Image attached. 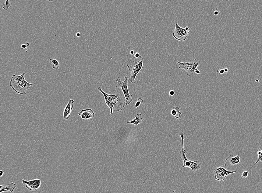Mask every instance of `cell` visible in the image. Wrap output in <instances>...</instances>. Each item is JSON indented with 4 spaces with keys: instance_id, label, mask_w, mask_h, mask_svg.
I'll list each match as a JSON object with an SVG mask.
<instances>
[{
    "instance_id": "1",
    "label": "cell",
    "mask_w": 262,
    "mask_h": 193,
    "mask_svg": "<svg viewBox=\"0 0 262 193\" xmlns=\"http://www.w3.org/2000/svg\"><path fill=\"white\" fill-rule=\"evenodd\" d=\"M98 89L104 97L105 103L110 109L111 115H112L114 112H117L123 110L126 105L125 101L121 95L119 94L109 95L104 92L101 87H99Z\"/></svg>"
},
{
    "instance_id": "2",
    "label": "cell",
    "mask_w": 262,
    "mask_h": 193,
    "mask_svg": "<svg viewBox=\"0 0 262 193\" xmlns=\"http://www.w3.org/2000/svg\"><path fill=\"white\" fill-rule=\"evenodd\" d=\"M25 74L24 73L19 76L13 75L10 80V86L19 95H26L27 91L34 84L27 81L25 78Z\"/></svg>"
},
{
    "instance_id": "3",
    "label": "cell",
    "mask_w": 262,
    "mask_h": 193,
    "mask_svg": "<svg viewBox=\"0 0 262 193\" xmlns=\"http://www.w3.org/2000/svg\"><path fill=\"white\" fill-rule=\"evenodd\" d=\"M144 65V59L142 56L139 57L129 59L127 61V65L131 73V76L129 80L132 83H136V78L140 72L142 71Z\"/></svg>"
},
{
    "instance_id": "4",
    "label": "cell",
    "mask_w": 262,
    "mask_h": 193,
    "mask_svg": "<svg viewBox=\"0 0 262 193\" xmlns=\"http://www.w3.org/2000/svg\"><path fill=\"white\" fill-rule=\"evenodd\" d=\"M125 80L122 81L120 77L116 78V81L117 82L116 88H121L122 90L125 97V103L126 105L130 104L133 101L132 95L129 93L128 87L129 77L128 75H126L125 77Z\"/></svg>"
},
{
    "instance_id": "5",
    "label": "cell",
    "mask_w": 262,
    "mask_h": 193,
    "mask_svg": "<svg viewBox=\"0 0 262 193\" xmlns=\"http://www.w3.org/2000/svg\"><path fill=\"white\" fill-rule=\"evenodd\" d=\"M177 63L179 64V69H183L185 70L188 77H193L194 76L195 71L199 66L200 62L199 60L193 59L188 63L177 61Z\"/></svg>"
},
{
    "instance_id": "6",
    "label": "cell",
    "mask_w": 262,
    "mask_h": 193,
    "mask_svg": "<svg viewBox=\"0 0 262 193\" xmlns=\"http://www.w3.org/2000/svg\"><path fill=\"white\" fill-rule=\"evenodd\" d=\"M190 29V28L188 26L181 28L178 23H176L173 36L178 41L181 42L185 41L189 36Z\"/></svg>"
},
{
    "instance_id": "7",
    "label": "cell",
    "mask_w": 262,
    "mask_h": 193,
    "mask_svg": "<svg viewBox=\"0 0 262 193\" xmlns=\"http://www.w3.org/2000/svg\"><path fill=\"white\" fill-rule=\"evenodd\" d=\"M236 172V171L227 170L223 167V165L216 168L213 170L215 179L217 181H223L225 180L228 175Z\"/></svg>"
},
{
    "instance_id": "8",
    "label": "cell",
    "mask_w": 262,
    "mask_h": 193,
    "mask_svg": "<svg viewBox=\"0 0 262 193\" xmlns=\"http://www.w3.org/2000/svg\"><path fill=\"white\" fill-rule=\"evenodd\" d=\"M22 182L23 184L26 185L27 188L30 191H37L41 185V181L38 179L29 181L23 179Z\"/></svg>"
},
{
    "instance_id": "9",
    "label": "cell",
    "mask_w": 262,
    "mask_h": 193,
    "mask_svg": "<svg viewBox=\"0 0 262 193\" xmlns=\"http://www.w3.org/2000/svg\"><path fill=\"white\" fill-rule=\"evenodd\" d=\"M74 101L70 99L69 101L68 104L65 107L63 112L64 119L65 120H68L70 117V113L73 110L74 107Z\"/></svg>"
},
{
    "instance_id": "10",
    "label": "cell",
    "mask_w": 262,
    "mask_h": 193,
    "mask_svg": "<svg viewBox=\"0 0 262 193\" xmlns=\"http://www.w3.org/2000/svg\"><path fill=\"white\" fill-rule=\"evenodd\" d=\"M240 159L241 158L240 157L239 153L236 157H234L232 154H231L226 159L225 162V166L226 167H228L230 165H235L239 164Z\"/></svg>"
},
{
    "instance_id": "11",
    "label": "cell",
    "mask_w": 262,
    "mask_h": 193,
    "mask_svg": "<svg viewBox=\"0 0 262 193\" xmlns=\"http://www.w3.org/2000/svg\"><path fill=\"white\" fill-rule=\"evenodd\" d=\"M78 115L83 120H89L95 117V114L91 109L83 110L79 112Z\"/></svg>"
},
{
    "instance_id": "12",
    "label": "cell",
    "mask_w": 262,
    "mask_h": 193,
    "mask_svg": "<svg viewBox=\"0 0 262 193\" xmlns=\"http://www.w3.org/2000/svg\"><path fill=\"white\" fill-rule=\"evenodd\" d=\"M16 187V184L13 182H12L9 184H3L0 186V193L3 192H12L14 190V189Z\"/></svg>"
},
{
    "instance_id": "13",
    "label": "cell",
    "mask_w": 262,
    "mask_h": 193,
    "mask_svg": "<svg viewBox=\"0 0 262 193\" xmlns=\"http://www.w3.org/2000/svg\"><path fill=\"white\" fill-rule=\"evenodd\" d=\"M143 118L141 114H137L135 115V117L134 118L133 120L131 121H127V123L128 124H133L134 125L137 126L141 123H142Z\"/></svg>"
},
{
    "instance_id": "14",
    "label": "cell",
    "mask_w": 262,
    "mask_h": 193,
    "mask_svg": "<svg viewBox=\"0 0 262 193\" xmlns=\"http://www.w3.org/2000/svg\"><path fill=\"white\" fill-rule=\"evenodd\" d=\"M171 115L174 116L176 119H179L180 118L182 113L180 112V109L179 107H173L171 109Z\"/></svg>"
},
{
    "instance_id": "15",
    "label": "cell",
    "mask_w": 262,
    "mask_h": 193,
    "mask_svg": "<svg viewBox=\"0 0 262 193\" xmlns=\"http://www.w3.org/2000/svg\"><path fill=\"white\" fill-rule=\"evenodd\" d=\"M50 63L52 65V68L54 70H58L59 68L60 63L58 60L55 59H50Z\"/></svg>"
},
{
    "instance_id": "16",
    "label": "cell",
    "mask_w": 262,
    "mask_h": 193,
    "mask_svg": "<svg viewBox=\"0 0 262 193\" xmlns=\"http://www.w3.org/2000/svg\"><path fill=\"white\" fill-rule=\"evenodd\" d=\"M11 5V2L9 0H6L5 2L3 3L2 5V7L3 9L8 10L9 9V8Z\"/></svg>"
},
{
    "instance_id": "17",
    "label": "cell",
    "mask_w": 262,
    "mask_h": 193,
    "mask_svg": "<svg viewBox=\"0 0 262 193\" xmlns=\"http://www.w3.org/2000/svg\"><path fill=\"white\" fill-rule=\"evenodd\" d=\"M250 170H251V169H250L249 171H243V173L241 174V177L243 178H246L248 177V175H249V172Z\"/></svg>"
},
{
    "instance_id": "18",
    "label": "cell",
    "mask_w": 262,
    "mask_h": 193,
    "mask_svg": "<svg viewBox=\"0 0 262 193\" xmlns=\"http://www.w3.org/2000/svg\"><path fill=\"white\" fill-rule=\"evenodd\" d=\"M143 102V100L142 98H139L135 105V108H137L140 105L141 103Z\"/></svg>"
},
{
    "instance_id": "19",
    "label": "cell",
    "mask_w": 262,
    "mask_h": 193,
    "mask_svg": "<svg viewBox=\"0 0 262 193\" xmlns=\"http://www.w3.org/2000/svg\"><path fill=\"white\" fill-rule=\"evenodd\" d=\"M258 157L257 160L256 161V162H255V164H253V166L252 167H254V166L255 165H256V164H257L258 162H262V155H258Z\"/></svg>"
},
{
    "instance_id": "20",
    "label": "cell",
    "mask_w": 262,
    "mask_h": 193,
    "mask_svg": "<svg viewBox=\"0 0 262 193\" xmlns=\"http://www.w3.org/2000/svg\"><path fill=\"white\" fill-rule=\"evenodd\" d=\"M225 73V69L223 68L220 69L219 70H218L216 71V73L218 74H222Z\"/></svg>"
},
{
    "instance_id": "21",
    "label": "cell",
    "mask_w": 262,
    "mask_h": 193,
    "mask_svg": "<svg viewBox=\"0 0 262 193\" xmlns=\"http://www.w3.org/2000/svg\"><path fill=\"white\" fill-rule=\"evenodd\" d=\"M257 153L258 155H262V145L258 147L257 150Z\"/></svg>"
},
{
    "instance_id": "22",
    "label": "cell",
    "mask_w": 262,
    "mask_h": 193,
    "mask_svg": "<svg viewBox=\"0 0 262 193\" xmlns=\"http://www.w3.org/2000/svg\"><path fill=\"white\" fill-rule=\"evenodd\" d=\"M213 14H214L215 16H218L221 15V13H220V12L218 8H216V10L214 11Z\"/></svg>"
},
{
    "instance_id": "23",
    "label": "cell",
    "mask_w": 262,
    "mask_h": 193,
    "mask_svg": "<svg viewBox=\"0 0 262 193\" xmlns=\"http://www.w3.org/2000/svg\"><path fill=\"white\" fill-rule=\"evenodd\" d=\"M29 46V43H26V44H22V45H21V48L23 49H26Z\"/></svg>"
},
{
    "instance_id": "24",
    "label": "cell",
    "mask_w": 262,
    "mask_h": 193,
    "mask_svg": "<svg viewBox=\"0 0 262 193\" xmlns=\"http://www.w3.org/2000/svg\"><path fill=\"white\" fill-rule=\"evenodd\" d=\"M169 94L171 96H174V95H175V92L174 90H171L169 91Z\"/></svg>"
},
{
    "instance_id": "25",
    "label": "cell",
    "mask_w": 262,
    "mask_h": 193,
    "mask_svg": "<svg viewBox=\"0 0 262 193\" xmlns=\"http://www.w3.org/2000/svg\"><path fill=\"white\" fill-rule=\"evenodd\" d=\"M195 73L197 74H200L201 73L200 72V71H199V70H198L197 68L195 70Z\"/></svg>"
},
{
    "instance_id": "26",
    "label": "cell",
    "mask_w": 262,
    "mask_h": 193,
    "mask_svg": "<svg viewBox=\"0 0 262 193\" xmlns=\"http://www.w3.org/2000/svg\"><path fill=\"white\" fill-rule=\"evenodd\" d=\"M134 56H135V57L137 58L139 57H140V54H139V53H136L135 55H134Z\"/></svg>"
},
{
    "instance_id": "27",
    "label": "cell",
    "mask_w": 262,
    "mask_h": 193,
    "mask_svg": "<svg viewBox=\"0 0 262 193\" xmlns=\"http://www.w3.org/2000/svg\"><path fill=\"white\" fill-rule=\"evenodd\" d=\"M3 174H4V172H3V171L2 170L0 171V176H1V177H2Z\"/></svg>"
},
{
    "instance_id": "28",
    "label": "cell",
    "mask_w": 262,
    "mask_h": 193,
    "mask_svg": "<svg viewBox=\"0 0 262 193\" xmlns=\"http://www.w3.org/2000/svg\"><path fill=\"white\" fill-rule=\"evenodd\" d=\"M130 53L131 54L133 55L134 53V52L133 50H131V51L130 52Z\"/></svg>"
},
{
    "instance_id": "29",
    "label": "cell",
    "mask_w": 262,
    "mask_h": 193,
    "mask_svg": "<svg viewBox=\"0 0 262 193\" xmlns=\"http://www.w3.org/2000/svg\"><path fill=\"white\" fill-rule=\"evenodd\" d=\"M225 73H228V71H229V70L228 69V68L225 69Z\"/></svg>"
},
{
    "instance_id": "30",
    "label": "cell",
    "mask_w": 262,
    "mask_h": 193,
    "mask_svg": "<svg viewBox=\"0 0 262 193\" xmlns=\"http://www.w3.org/2000/svg\"><path fill=\"white\" fill-rule=\"evenodd\" d=\"M76 36L78 37H80V33H77Z\"/></svg>"
},
{
    "instance_id": "31",
    "label": "cell",
    "mask_w": 262,
    "mask_h": 193,
    "mask_svg": "<svg viewBox=\"0 0 262 193\" xmlns=\"http://www.w3.org/2000/svg\"><path fill=\"white\" fill-rule=\"evenodd\" d=\"M256 81H257V82H258V79H257V80H256Z\"/></svg>"
}]
</instances>
